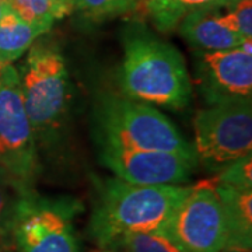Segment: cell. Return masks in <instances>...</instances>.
Here are the masks:
<instances>
[{
    "mask_svg": "<svg viewBox=\"0 0 252 252\" xmlns=\"http://www.w3.org/2000/svg\"><path fill=\"white\" fill-rule=\"evenodd\" d=\"M196 79L209 105L251 101L252 39L234 49L202 52L196 61Z\"/></svg>",
    "mask_w": 252,
    "mask_h": 252,
    "instance_id": "obj_10",
    "label": "cell"
},
{
    "mask_svg": "<svg viewBox=\"0 0 252 252\" xmlns=\"http://www.w3.org/2000/svg\"><path fill=\"white\" fill-rule=\"evenodd\" d=\"M99 160L119 180L146 187L181 185L199 162L195 153L117 149H101Z\"/></svg>",
    "mask_w": 252,
    "mask_h": 252,
    "instance_id": "obj_9",
    "label": "cell"
},
{
    "mask_svg": "<svg viewBox=\"0 0 252 252\" xmlns=\"http://www.w3.org/2000/svg\"><path fill=\"white\" fill-rule=\"evenodd\" d=\"M223 14L228 27L245 39H252V0H238Z\"/></svg>",
    "mask_w": 252,
    "mask_h": 252,
    "instance_id": "obj_20",
    "label": "cell"
},
{
    "mask_svg": "<svg viewBox=\"0 0 252 252\" xmlns=\"http://www.w3.org/2000/svg\"><path fill=\"white\" fill-rule=\"evenodd\" d=\"M212 189L221 203L227 224L224 251L247 250L252 247V188H234L215 184Z\"/></svg>",
    "mask_w": 252,
    "mask_h": 252,
    "instance_id": "obj_12",
    "label": "cell"
},
{
    "mask_svg": "<svg viewBox=\"0 0 252 252\" xmlns=\"http://www.w3.org/2000/svg\"><path fill=\"white\" fill-rule=\"evenodd\" d=\"M9 10L10 6L7 4V1H6V0H0V20H1V17H3Z\"/></svg>",
    "mask_w": 252,
    "mask_h": 252,
    "instance_id": "obj_21",
    "label": "cell"
},
{
    "mask_svg": "<svg viewBox=\"0 0 252 252\" xmlns=\"http://www.w3.org/2000/svg\"><path fill=\"white\" fill-rule=\"evenodd\" d=\"M162 228L187 252H224L227 224L210 185L192 187Z\"/></svg>",
    "mask_w": 252,
    "mask_h": 252,
    "instance_id": "obj_8",
    "label": "cell"
},
{
    "mask_svg": "<svg viewBox=\"0 0 252 252\" xmlns=\"http://www.w3.org/2000/svg\"><path fill=\"white\" fill-rule=\"evenodd\" d=\"M0 167V243L13 241V227L23 198L32 192Z\"/></svg>",
    "mask_w": 252,
    "mask_h": 252,
    "instance_id": "obj_15",
    "label": "cell"
},
{
    "mask_svg": "<svg viewBox=\"0 0 252 252\" xmlns=\"http://www.w3.org/2000/svg\"><path fill=\"white\" fill-rule=\"evenodd\" d=\"M126 252H187L164 228L127 235L121 243Z\"/></svg>",
    "mask_w": 252,
    "mask_h": 252,
    "instance_id": "obj_17",
    "label": "cell"
},
{
    "mask_svg": "<svg viewBox=\"0 0 252 252\" xmlns=\"http://www.w3.org/2000/svg\"><path fill=\"white\" fill-rule=\"evenodd\" d=\"M224 252H251V251H247V250H230V251H224Z\"/></svg>",
    "mask_w": 252,
    "mask_h": 252,
    "instance_id": "obj_23",
    "label": "cell"
},
{
    "mask_svg": "<svg viewBox=\"0 0 252 252\" xmlns=\"http://www.w3.org/2000/svg\"><path fill=\"white\" fill-rule=\"evenodd\" d=\"M177 30L189 45L200 52L228 51L247 41L228 27L220 9L192 11L181 20Z\"/></svg>",
    "mask_w": 252,
    "mask_h": 252,
    "instance_id": "obj_11",
    "label": "cell"
},
{
    "mask_svg": "<svg viewBox=\"0 0 252 252\" xmlns=\"http://www.w3.org/2000/svg\"><path fill=\"white\" fill-rule=\"evenodd\" d=\"M101 149L195 153L177 126L152 105L126 97H105L98 105Z\"/></svg>",
    "mask_w": 252,
    "mask_h": 252,
    "instance_id": "obj_4",
    "label": "cell"
},
{
    "mask_svg": "<svg viewBox=\"0 0 252 252\" xmlns=\"http://www.w3.org/2000/svg\"><path fill=\"white\" fill-rule=\"evenodd\" d=\"M118 83L126 98L149 105L182 109L192 98V83L180 51L142 31L125 38Z\"/></svg>",
    "mask_w": 252,
    "mask_h": 252,
    "instance_id": "obj_2",
    "label": "cell"
},
{
    "mask_svg": "<svg viewBox=\"0 0 252 252\" xmlns=\"http://www.w3.org/2000/svg\"><path fill=\"white\" fill-rule=\"evenodd\" d=\"M91 252H117L114 248H107V247H98L97 250H94V251Z\"/></svg>",
    "mask_w": 252,
    "mask_h": 252,
    "instance_id": "obj_22",
    "label": "cell"
},
{
    "mask_svg": "<svg viewBox=\"0 0 252 252\" xmlns=\"http://www.w3.org/2000/svg\"><path fill=\"white\" fill-rule=\"evenodd\" d=\"M238 0H142L144 14L164 34L177 30L181 20L196 10L230 7Z\"/></svg>",
    "mask_w": 252,
    "mask_h": 252,
    "instance_id": "obj_14",
    "label": "cell"
},
{
    "mask_svg": "<svg viewBox=\"0 0 252 252\" xmlns=\"http://www.w3.org/2000/svg\"><path fill=\"white\" fill-rule=\"evenodd\" d=\"M142 0H73V10L90 20L124 16L139 7Z\"/></svg>",
    "mask_w": 252,
    "mask_h": 252,
    "instance_id": "obj_18",
    "label": "cell"
},
{
    "mask_svg": "<svg viewBox=\"0 0 252 252\" xmlns=\"http://www.w3.org/2000/svg\"><path fill=\"white\" fill-rule=\"evenodd\" d=\"M193 150L210 171H221L231 162L252 154L251 101L209 105L195 117Z\"/></svg>",
    "mask_w": 252,
    "mask_h": 252,
    "instance_id": "obj_6",
    "label": "cell"
},
{
    "mask_svg": "<svg viewBox=\"0 0 252 252\" xmlns=\"http://www.w3.org/2000/svg\"><path fill=\"white\" fill-rule=\"evenodd\" d=\"M10 9L27 21L54 26L55 21L72 14L73 0H6Z\"/></svg>",
    "mask_w": 252,
    "mask_h": 252,
    "instance_id": "obj_16",
    "label": "cell"
},
{
    "mask_svg": "<svg viewBox=\"0 0 252 252\" xmlns=\"http://www.w3.org/2000/svg\"><path fill=\"white\" fill-rule=\"evenodd\" d=\"M0 167L27 189H34L39 172L38 143L14 64L0 67Z\"/></svg>",
    "mask_w": 252,
    "mask_h": 252,
    "instance_id": "obj_7",
    "label": "cell"
},
{
    "mask_svg": "<svg viewBox=\"0 0 252 252\" xmlns=\"http://www.w3.org/2000/svg\"><path fill=\"white\" fill-rule=\"evenodd\" d=\"M80 210L76 199L30 192L20 202L13 227L17 252H79L73 220Z\"/></svg>",
    "mask_w": 252,
    "mask_h": 252,
    "instance_id": "obj_5",
    "label": "cell"
},
{
    "mask_svg": "<svg viewBox=\"0 0 252 252\" xmlns=\"http://www.w3.org/2000/svg\"><path fill=\"white\" fill-rule=\"evenodd\" d=\"M215 184L234 188H252V154H248L224 167Z\"/></svg>",
    "mask_w": 252,
    "mask_h": 252,
    "instance_id": "obj_19",
    "label": "cell"
},
{
    "mask_svg": "<svg viewBox=\"0 0 252 252\" xmlns=\"http://www.w3.org/2000/svg\"><path fill=\"white\" fill-rule=\"evenodd\" d=\"M51 28L48 24L27 21L10 9L0 20V67L18 61Z\"/></svg>",
    "mask_w": 252,
    "mask_h": 252,
    "instance_id": "obj_13",
    "label": "cell"
},
{
    "mask_svg": "<svg viewBox=\"0 0 252 252\" xmlns=\"http://www.w3.org/2000/svg\"><path fill=\"white\" fill-rule=\"evenodd\" d=\"M192 187L135 185L109 178L99 185L89 234L98 247L115 248L127 235L161 228Z\"/></svg>",
    "mask_w": 252,
    "mask_h": 252,
    "instance_id": "obj_1",
    "label": "cell"
},
{
    "mask_svg": "<svg viewBox=\"0 0 252 252\" xmlns=\"http://www.w3.org/2000/svg\"><path fill=\"white\" fill-rule=\"evenodd\" d=\"M20 90L36 143L56 142L72 101V83L59 46L38 38L17 69Z\"/></svg>",
    "mask_w": 252,
    "mask_h": 252,
    "instance_id": "obj_3",
    "label": "cell"
}]
</instances>
